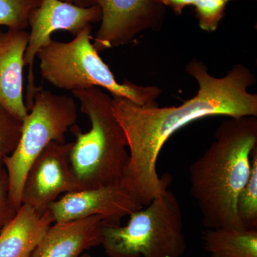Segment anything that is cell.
Listing matches in <instances>:
<instances>
[{
    "label": "cell",
    "instance_id": "6da1fadb",
    "mask_svg": "<svg viewBox=\"0 0 257 257\" xmlns=\"http://www.w3.org/2000/svg\"><path fill=\"white\" fill-rule=\"evenodd\" d=\"M186 71L196 79L199 90L182 105L143 106L124 98H111L130 154L123 179L143 207L168 189L172 182L168 174L158 175L157 163L162 147L177 130L207 116H257V95L248 90L256 79L246 66L235 64L224 77H216L204 62L192 60Z\"/></svg>",
    "mask_w": 257,
    "mask_h": 257
},
{
    "label": "cell",
    "instance_id": "7a4b0ae2",
    "mask_svg": "<svg viewBox=\"0 0 257 257\" xmlns=\"http://www.w3.org/2000/svg\"><path fill=\"white\" fill-rule=\"evenodd\" d=\"M256 147V116L229 117L219 124L215 140L189 167L191 195L207 229H246L238 217L236 202L249 179Z\"/></svg>",
    "mask_w": 257,
    "mask_h": 257
},
{
    "label": "cell",
    "instance_id": "3957f363",
    "mask_svg": "<svg viewBox=\"0 0 257 257\" xmlns=\"http://www.w3.org/2000/svg\"><path fill=\"white\" fill-rule=\"evenodd\" d=\"M72 93L91 122L87 133L76 124L69 130L76 138L70 160L80 190L117 183L124 178L130 154L124 130L113 113L111 98L97 87Z\"/></svg>",
    "mask_w": 257,
    "mask_h": 257
},
{
    "label": "cell",
    "instance_id": "277c9868",
    "mask_svg": "<svg viewBox=\"0 0 257 257\" xmlns=\"http://www.w3.org/2000/svg\"><path fill=\"white\" fill-rule=\"evenodd\" d=\"M92 25H88L72 41L52 40L37 52L42 78L54 87L74 92L100 87L113 96L124 98L143 106H158L162 89L125 80L120 84L91 43Z\"/></svg>",
    "mask_w": 257,
    "mask_h": 257
},
{
    "label": "cell",
    "instance_id": "5b68a950",
    "mask_svg": "<svg viewBox=\"0 0 257 257\" xmlns=\"http://www.w3.org/2000/svg\"><path fill=\"white\" fill-rule=\"evenodd\" d=\"M128 216L125 226L104 224L101 246L108 256L181 257L185 252L182 209L169 189Z\"/></svg>",
    "mask_w": 257,
    "mask_h": 257
},
{
    "label": "cell",
    "instance_id": "8992f818",
    "mask_svg": "<svg viewBox=\"0 0 257 257\" xmlns=\"http://www.w3.org/2000/svg\"><path fill=\"white\" fill-rule=\"evenodd\" d=\"M23 119L21 136L14 152L3 161L10 181V198L15 209L22 205L28 171L52 142L66 143L65 134L77 120V106L71 96L57 95L40 88Z\"/></svg>",
    "mask_w": 257,
    "mask_h": 257
},
{
    "label": "cell",
    "instance_id": "52a82bcc",
    "mask_svg": "<svg viewBox=\"0 0 257 257\" xmlns=\"http://www.w3.org/2000/svg\"><path fill=\"white\" fill-rule=\"evenodd\" d=\"M78 6L100 8V28L93 38L98 53L126 45L145 30L158 31L165 21V7L157 0H79Z\"/></svg>",
    "mask_w": 257,
    "mask_h": 257
},
{
    "label": "cell",
    "instance_id": "ba28073f",
    "mask_svg": "<svg viewBox=\"0 0 257 257\" xmlns=\"http://www.w3.org/2000/svg\"><path fill=\"white\" fill-rule=\"evenodd\" d=\"M101 12L97 6H78L62 0H42L41 5L30 13L31 27L28 47L25 51V66H28V85L25 104L30 110L34 97L40 87L35 86L33 64L38 51L48 45L51 35L57 30H65L77 36L88 25L101 21Z\"/></svg>",
    "mask_w": 257,
    "mask_h": 257
},
{
    "label": "cell",
    "instance_id": "9c48e42d",
    "mask_svg": "<svg viewBox=\"0 0 257 257\" xmlns=\"http://www.w3.org/2000/svg\"><path fill=\"white\" fill-rule=\"evenodd\" d=\"M72 143L52 142L32 162L24 182L22 204L47 210L61 195L80 190L71 164Z\"/></svg>",
    "mask_w": 257,
    "mask_h": 257
},
{
    "label": "cell",
    "instance_id": "30bf717a",
    "mask_svg": "<svg viewBox=\"0 0 257 257\" xmlns=\"http://www.w3.org/2000/svg\"><path fill=\"white\" fill-rule=\"evenodd\" d=\"M124 181L64 194L48 207L55 222L101 216L104 224L120 225L121 219L143 208Z\"/></svg>",
    "mask_w": 257,
    "mask_h": 257
},
{
    "label": "cell",
    "instance_id": "8fae6325",
    "mask_svg": "<svg viewBox=\"0 0 257 257\" xmlns=\"http://www.w3.org/2000/svg\"><path fill=\"white\" fill-rule=\"evenodd\" d=\"M30 33L26 30H0V105L15 117L28 114L23 94V69Z\"/></svg>",
    "mask_w": 257,
    "mask_h": 257
},
{
    "label": "cell",
    "instance_id": "7c38bea8",
    "mask_svg": "<svg viewBox=\"0 0 257 257\" xmlns=\"http://www.w3.org/2000/svg\"><path fill=\"white\" fill-rule=\"evenodd\" d=\"M104 220L93 216L51 225L32 257H80L102 243Z\"/></svg>",
    "mask_w": 257,
    "mask_h": 257
},
{
    "label": "cell",
    "instance_id": "4fadbf2b",
    "mask_svg": "<svg viewBox=\"0 0 257 257\" xmlns=\"http://www.w3.org/2000/svg\"><path fill=\"white\" fill-rule=\"evenodd\" d=\"M54 222L48 209L40 213L22 204L0 232V257H32L42 236Z\"/></svg>",
    "mask_w": 257,
    "mask_h": 257
},
{
    "label": "cell",
    "instance_id": "5bb4252c",
    "mask_svg": "<svg viewBox=\"0 0 257 257\" xmlns=\"http://www.w3.org/2000/svg\"><path fill=\"white\" fill-rule=\"evenodd\" d=\"M203 241L211 257H257V229H207Z\"/></svg>",
    "mask_w": 257,
    "mask_h": 257
},
{
    "label": "cell",
    "instance_id": "9a60e30c",
    "mask_svg": "<svg viewBox=\"0 0 257 257\" xmlns=\"http://www.w3.org/2000/svg\"><path fill=\"white\" fill-rule=\"evenodd\" d=\"M236 213L243 228L257 229V147L251 155V175L239 194Z\"/></svg>",
    "mask_w": 257,
    "mask_h": 257
},
{
    "label": "cell",
    "instance_id": "2e32d148",
    "mask_svg": "<svg viewBox=\"0 0 257 257\" xmlns=\"http://www.w3.org/2000/svg\"><path fill=\"white\" fill-rule=\"evenodd\" d=\"M42 0H0V26L10 30H25L29 17Z\"/></svg>",
    "mask_w": 257,
    "mask_h": 257
},
{
    "label": "cell",
    "instance_id": "e0dca14e",
    "mask_svg": "<svg viewBox=\"0 0 257 257\" xmlns=\"http://www.w3.org/2000/svg\"><path fill=\"white\" fill-rule=\"evenodd\" d=\"M23 122L0 105V164H3L18 146Z\"/></svg>",
    "mask_w": 257,
    "mask_h": 257
},
{
    "label": "cell",
    "instance_id": "ac0fdd59",
    "mask_svg": "<svg viewBox=\"0 0 257 257\" xmlns=\"http://www.w3.org/2000/svg\"><path fill=\"white\" fill-rule=\"evenodd\" d=\"M226 5V0H195L194 6L200 28L215 31L224 18Z\"/></svg>",
    "mask_w": 257,
    "mask_h": 257
},
{
    "label": "cell",
    "instance_id": "d6986e66",
    "mask_svg": "<svg viewBox=\"0 0 257 257\" xmlns=\"http://www.w3.org/2000/svg\"><path fill=\"white\" fill-rule=\"evenodd\" d=\"M18 209H15L10 192L8 172L3 164H0V232L13 219Z\"/></svg>",
    "mask_w": 257,
    "mask_h": 257
},
{
    "label": "cell",
    "instance_id": "ffe728a7",
    "mask_svg": "<svg viewBox=\"0 0 257 257\" xmlns=\"http://www.w3.org/2000/svg\"><path fill=\"white\" fill-rule=\"evenodd\" d=\"M165 7H170L177 15H181L184 8L194 5L195 0H157Z\"/></svg>",
    "mask_w": 257,
    "mask_h": 257
},
{
    "label": "cell",
    "instance_id": "44dd1931",
    "mask_svg": "<svg viewBox=\"0 0 257 257\" xmlns=\"http://www.w3.org/2000/svg\"><path fill=\"white\" fill-rule=\"evenodd\" d=\"M62 1L66 2V3H72L76 5H79V0H62Z\"/></svg>",
    "mask_w": 257,
    "mask_h": 257
},
{
    "label": "cell",
    "instance_id": "7402d4cb",
    "mask_svg": "<svg viewBox=\"0 0 257 257\" xmlns=\"http://www.w3.org/2000/svg\"><path fill=\"white\" fill-rule=\"evenodd\" d=\"M80 257H91V256H90V255L89 254V253H83L82 256H81Z\"/></svg>",
    "mask_w": 257,
    "mask_h": 257
},
{
    "label": "cell",
    "instance_id": "603a6c76",
    "mask_svg": "<svg viewBox=\"0 0 257 257\" xmlns=\"http://www.w3.org/2000/svg\"><path fill=\"white\" fill-rule=\"evenodd\" d=\"M226 1L228 3V2L231 1V0H226Z\"/></svg>",
    "mask_w": 257,
    "mask_h": 257
}]
</instances>
